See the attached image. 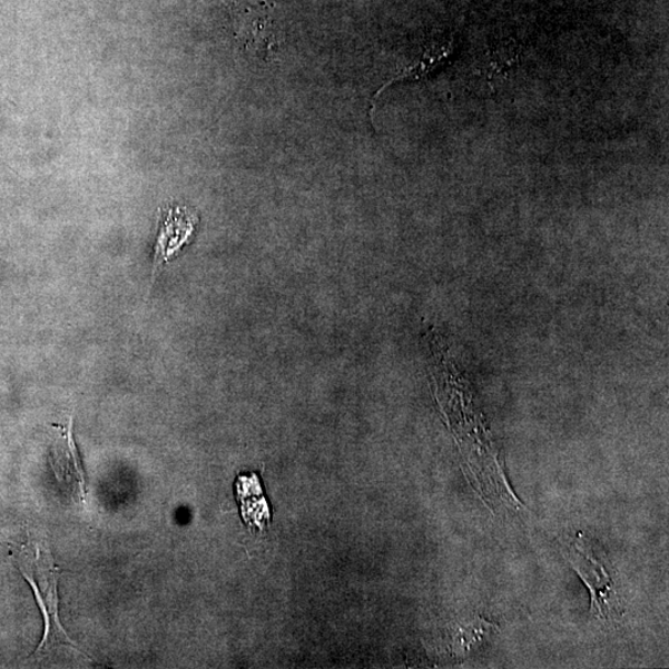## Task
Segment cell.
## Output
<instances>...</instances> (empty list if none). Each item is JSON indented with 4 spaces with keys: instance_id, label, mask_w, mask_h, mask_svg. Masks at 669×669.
Instances as JSON below:
<instances>
[{
    "instance_id": "6da1fadb",
    "label": "cell",
    "mask_w": 669,
    "mask_h": 669,
    "mask_svg": "<svg viewBox=\"0 0 669 669\" xmlns=\"http://www.w3.org/2000/svg\"><path fill=\"white\" fill-rule=\"evenodd\" d=\"M20 573L23 574L32 591L46 622L43 638L36 655L43 651L68 647L78 651L59 619V569L55 565L49 548L42 544H24L13 555Z\"/></svg>"
},
{
    "instance_id": "7a4b0ae2",
    "label": "cell",
    "mask_w": 669,
    "mask_h": 669,
    "mask_svg": "<svg viewBox=\"0 0 669 669\" xmlns=\"http://www.w3.org/2000/svg\"><path fill=\"white\" fill-rule=\"evenodd\" d=\"M564 558L590 590L591 610L598 618L608 619L612 609L613 584L604 565L592 552L586 537L579 534L574 540L563 542Z\"/></svg>"
},
{
    "instance_id": "3957f363",
    "label": "cell",
    "mask_w": 669,
    "mask_h": 669,
    "mask_svg": "<svg viewBox=\"0 0 669 669\" xmlns=\"http://www.w3.org/2000/svg\"><path fill=\"white\" fill-rule=\"evenodd\" d=\"M194 229L195 217L180 208H175L163 218L153 259L151 284L156 282L159 269L177 257L178 252L189 243Z\"/></svg>"
},
{
    "instance_id": "277c9868",
    "label": "cell",
    "mask_w": 669,
    "mask_h": 669,
    "mask_svg": "<svg viewBox=\"0 0 669 669\" xmlns=\"http://www.w3.org/2000/svg\"><path fill=\"white\" fill-rule=\"evenodd\" d=\"M61 430L60 443L53 447L51 465L55 476L62 485L82 502L86 501V478L81 459L72 436V419L69 426H59Z\"/></svg>"
},
{
    "instance_id": "5b68a950",
    "label": "cell",
    "mask_w": 669,
    "mask_h": 669,
    "mask_svg": "<svg viewBox=\"0 0 669 669\" xmlns=\"http://www.w3.org/2000/svg\"><path fill=\"white\" fill-rule=\"evenodd\" d=\"M243 38L248 48L263 53L279 46V28L274 7L263 2L252 4L244 18Z\"/></svg>"
}]
</instances>
